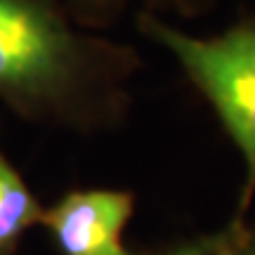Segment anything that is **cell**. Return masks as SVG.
<instances>
[{
    "instance_id": "obj_3",
    "label": "cell",
    "mask_w": 255,
    "mask_h": 255,
    "mask_svg": "<svg viewBox=\"0 0 255 255\" xmlns=\"http://www.w3.org/2000/svg\"><path fill=\"white\" fill-rule=\"evenodd\" d=\"M135 206L137 196L130 189H69L45 206L40 227L59 255H227L248 227V218H232L225 227L203 237L158 251H132L123 244V232L135 215Z\"/></svg>"
},
{
    "instance_id": "obj_5",
    "label": "cell",
    "mask_w": 255,
    "mask_h": 255,
    "mask_svg": "<svg viewBox=\"0 0 255 255\" xmlns=\"http://www.w3.org/2000/svg\"><path fill=\"white\" fill-rule=\"evenodd\" d=\"M43 210L36 191L0 149V255H17L31 229L40 227Z\"/></svg>"
},
{
    "instance_id": "obj_2",
    "label": "cell",
    "mask_w": 255,
    "mask_h": 255,
    "mask_svg": "<svg viewBox=\"0 0 255 255\" xmlns=\"http://www.w3.org/2000/svg\"><path fill=\"white\" fill-rule=\"evenodd\" d=\"M135 26L177 62L237 144L246 177L234 218H246L255 199V14L241 17L215 36L189 33L151 12H137Z\"/></svg>"
},
{
    "instance_id": "obj_1",
    "label": "cell",
    "mask_w": 255,
    "mask_h": 255,
    "mask_svg": "<svg viewBox=\"0 0 255 255\" xmlns=\"http://www.w3.org/2000/svg\"><path fill=\"white\" fill-rule=\"evenodd\" d=\"M142 64L132 45L81 26L57 0H0V102L33 126L116 130Z\"/></svg>"
},
{
    "instance_id": "obj_6",
    "label": "cell",
    "mask_w": 255,
    "mask_h": 255,
    "mask_svg": "<svg viewBox=\"0 0 255 255\" xmlns=\"http://www.w3.org/2000/svg\"><path fill=\"white\" fill-rule=\"evenodd\" d=\"M227 255H255V222H248L246 234Z\"/></svg>"
},
{
    "instance_id": "obj_4",
    "label": "cell",
    "mask_w": 255,
    "mask_h": 255,
    "mask_svg": "<svg viewBox=\"0 0 255 255\" xmlns=\"http://www.w3.org/2000/svg\"><path fill=\"white\" fill-rule=\"evenodd\" d=\"M81 26L107 31L128 12H151L165 19H201L218 7V0H57Z\"/></svg>"
}]
</instances>
